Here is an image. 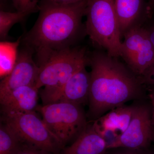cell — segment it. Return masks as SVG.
I'll return each mask as SVG.
<instances>
[{
    "instance_id": "30bf717a",
    "label": "cell",
    "mask_w": 154,
    "mask_h": 154,
    "mask_svg": "<svg viewBox=\"0 0 154 154\" xmlns=\"http://www.w3.org/2000/svg\"><path fill=\"white\" fill-rule=\"evenodd\" d=\"M135 107V104L116 107L94 121L93 127L107 143L109 140L108 144L126 130L132 119Z\"/></svg>"
},
{
    "instance_id": "5bb4252c",
    "label": "cell",
    "mask_w": 154,
    "mask_h": 154,
    "mask_svg": "<svg viewBox=\"0 0 154 154\" xmlns=\"http://www.w3.org/2000/svg\"><path fill=\"white\" fill-rule=\"evenodd\" d=\"M107 144L92 125H88L85 130L71 145L64 149L62 154H105Z\"/></svg>"
},
{
    "instance_id": "9a60e30c",
    "label": "cell",
    "mask_w": 154,
    "mask_h": 154,
    "mask_svg": "<svg viewBox=\"0 0 154 154\" xmlns=\"http://www.w3.org/2000/svg\"><path fill=\"white\" fill-rule=\"evenodd\" d=\"M21 37L15 42L2 41L0 43V77L1 79L10 74L16 64L18 48Z\"/></svg>"
},
{
    "instance_id": "d4e9b609",
    "label": "cell",
    "mask_w": 154,
    "mask_h": 154,
    "mask_svg": "<svg viewBox=\"0 0 154 154\" xmlns=\"http://www.w3.org/2000/svg\"><path fill=\"white\" fill-rule=\"evenodd\" d=\"M150 4L152 8L154 9V0H149Z\"/></svg>"
},
{
    "instance_id": "ac0fdd59",
    "label": "cell",
    "mask_w": 154,
    "mask_h": 154,
    "mask_svg": "<svg viewBox=\"0 0 154 154\" xmlns=\"http://www.w3.org/2000/svg\"><path fill=\"white\" fill-rule=\"evenodd\" d=\"M15 8L18 12L28 14L35 13L40 10L39 0H12Z\"/></svg>"
},
{
    "instance_id": "44dd1931",
    "label": "cell",
    "mask_w": 154,
    "mask_h": 154,
    "mask_svg": "<svg viewBox=\"0 0 154 154\" xmlns=\"http://www.w3.org/2000/svg\"><path fill=\"white\" fill-rule=\"evenodd\" d=\"M45 152L30 146H22L15 154H45Z\"/></svg>"
},
{
    "instance_id": "8992f818",
    "label": "cell",
    "mask_w": 154,
    "mask_h": 154,
    "mask_svg": "<svg viewBox=\"0 0 154 154\" xmlns=\"http://www.w3.org/2000/svg\"><path fill=\"white\" fill-rule=\"evenodd\" d=\"M2 111V121L14 129L22 143L46 153L54 152L61 146L36 111Z\"/></svg>"
},
{
    "instance_id": "8fae6325",
    "label": "cell",
    "mask_w": 154,
    "mask_h": 154,
    "mask_svg": "<svg viewBox=\"0 0 154 154\" xmlns=\"http://www.w3.org/2000/svg\"><path fill=\"white\" fill-rule=\"evenodd\" d=\"M122 39L133 28L143 26L150 18L143 0H114Z\"/></svg>"
},
{
    "instance_id": "ffe728a7",
    "label": "cell",
    "mask_w": 154,
    "mask_h": 154,
    "mask_svg": "<svg viewBox=\"0 0 154 154\" xmlns=\"http://www.w3.org/2000/svg\"><path fill=\"white\" fill-rule=\"evenodd\" d=\"M147 96L151 103L152 110V122L154 127V87L153 86H145Z\"/></svg>"
},
{
    "instance_id": "603a6c76",
    "label": "cell",
    "mask_w": 154,
    "mask_h": 154,
    "mask_svg": "<svg viewBox=\"0 0 154 154\" xmlns=\"http://www.w3.org/2000/svg\"><path fill=\"white\" fill-rule=\"evenodd\" d=\"M150 23L151 24L148 23L147 24L145 23L146 24L143 26L145 28L150 41L154 47V21Z\"/></svg>"
},
{
    "instance_id": "4fadbf2b",
    "label": "cell",
    "mask_w": 154,
    "mask_h": 154,
    "mask_svg": "<svg viewBox=\"0 0 154 154\" xmlns=\"http://www.w3.org/2000/svg\"><path fill=\"white\" fill-rule=\"evenodd\" d=\"M38 91L35 85L22 86L1 95L2 110L21 112L36 111L38 107Z\"/></svg>"
},
{
    "instance_id": "7402d4cb",
    "label": "cell",
    "mask_w": 154,
    "mask_h": 154,
    "mask_svg": "<svg viewBox=\"0 0 154 154\" xmlns=\"http://www.w3.org/2000/svg\"><path fill=\"white\" fill-rule=\"evenodd\" d=\"M121 149L118 151L112 154H153L146 151V149Z\"/></svg>"
},
{
    "instance_id": "9c48e42d",
    "label": "cell",
    "mask_w": 154,
    "mask_h": 154,
    "mask_svg": "<svg viewBox=\"0 0 154 154\" xmlns=\"http://www.w3.org/2000/svg\"><path fill=\"white\" fill-rule=\"evenodd\" d=\"M33 54L26 47L19 53L13 70L1 81L0 96L19 87L35 85L39 67L33 60Z\"/></svg>"
},
{
    "instance_id": "ba28073f",
    "label": "cell",
    "mask_w": 154,
    "mask_h": 154,
    "mask_svg": "<svg viewBox=\"0 0 154 154\" xmlns=\"http://www.w3.org/2000/svg\"><path fill=\"white\" fill-rule=\"evenodd\" d=\"M122 39L120 57L135 74L142 76L154 64V47L145 28H133Z\"/></svg>"
},
{
    "instance_id": "7a4b0ae2",
    "label": "cell",
    "mask_w": 154,
    "mask_h": 154,
    "mask_svg": "<svg viewBox=\"0 0 154 154\" xmlns=\"http://www.w3.org/2000/svg\"><path fill=\"white\" fill-rule=\"evenodd\" d=\"M88 1L63 5L46 0L41 4L36 23L22 40L36 54L38 66L54 53L71 47L82 29Z\"/></svg>"
},
{
    "instance_id": "277c9868",
    "label": "cell",
    "mask_w": 154,
    "mask_h": 154,
    "mask_svg": "<svg viewBox=\"0 0 154 154\" xmlns=\"http://www.w3.org/2000/svg\"><path fill=\"white\" fill-rule=\"evenodd\" d=\"M85 16V32L93 43L120 57L122 39L114 0H88Z\"/></svg>"
},
{
    "instance_id": "3957f363",
    "label": "cell",
    "mask_w": 154,
    "mask_h": 154,
    "mask_svg": "<svg viewBox=\"0 0 154 154\" xmlns=\"http://www.w3.org/2000/svg\"><path fill=\"white\" fill-rule=\"evenodd\" d=\"M88 55L85 48H68L54 53L39 66L35 86L44 88L41 94L44 105L55 102L69 79L88 65Z\"/></svg>"
},
{
    "instance_id": "5b68a950",
    "label": "cell",
    "mask_w": 154,
    "mask_h": 154,
    "mask_svg": "<svg viewBox=\"0 0 154 154\" xmlns=\"http://www.w3.org/2000/svg\"><path fill=\"white\" fill-rule=\"evenodd\" d=\"M42 120L61 146L76 139L88 125L82 106L66 102H57L37 107Z\"/></svg>"
},
{
    "instance_id": "7c38bea8",
    "label": "cell",
    "mask_w": 154,
    "mask_h": 154,
    "mask_svg": "<svg viewBox=\"0 0 154 154\" xmlns=\"http://www.w3.org/2000/svg\"><path fill=\"white\" fill-rule=\"evenodd\" d=\"M86 67L80 69L69 79L54 102H69L81 106L89 104L91 74L87 71Z\"/></svg>"
},
{
    "instance_id": "484cf974",
    "label": "cell",
    "mask_w": 154,
    "mask_h": 154,
    "mask_svg": "<svg viewBox=\"0 0 154 154\" xmlns=\"http://www.w3.org/2000/svg\"><path fill=\"white\" fill-rule=\"evenodd\" d=\"M152 142L154 143V127H153V135H152Z\"/></svg>"
},
{
    "instance_id": "52a82bcc",
    "label": "cell",
    "mask_w": 154,
    "mask_h": 154,
    "mask_svg": "<svg viewBox=\"0 0 154 154\" xmlns=\"http://www.w3.org/2000/svg\"><path fill=\"white\" fill-rule=\"evenodd\" d=\"M153 130L151 105L142 100L138 101L128 127L121 135L107 144V150L146 149L152 142Z\"/></svg>"
},
{
    "instance_id": "d6986e66",
    "label": "cell",
    "mask_w": 154,
    "mask_h": 154,
    "mask_svg": "<svg viewBox=\"0 0 154 154\" xmlns=\"http://www.w3.org/2000/svg\"><path fill=\"white\" fill-rule=\"evenodd\" d=\"M139 78L144 85L154 87V64Z\"/></svg>"
},
{
    "instance_id": "6da1fadb",
    "label": "cell",
    "mask_w": 154,
    "mask_h": 154,
    "mask_svg": "<svg viewBox=\"0 0 154 154\" xmlns=\"http://www.w3.org/2000/svg\"><path fill=\"white\" fill-rule=\"evenodd\" d=\"M88 65L91 69L88 116L92 120L127 102L145 98V86L119 57L96 51L88 55Z\"/></svg>"
},
{
    "instance_id": "cb8c5ba5",
    "label": "cell",
    "mask_w": 154,
    "mask_h": 154,
    "mask_svg": "<svg viewBox=\"0 0 154 154\" xmlns=\"http://www.w3.org/2000/svg\"><path fill=\"white\" fill-rule=\"evenodd\" d=\"M51 2L59 5H70L82 2L85 0H49Z\"/></svg>"
},
{
    "instance_id": "2e32d148",
    "label": "cell",
    "mask_w": 154,
    "mask_h": 154,
    "mask_svg": "<svg viewBox=\"0 0 154 154\" xmlns=\"http://www.w3.org/2000/svg\"><path fill=\"white\" fill-rule=\"evenodd\" d=\"M22 140L9 125L2 121L0 125V154H15L22 148Z\"/></svg>"
},
{
    "instance_id": "e0dca14e",
    "label": "cell",
    "mask_w": 154,
    "mask_h": 154,
    "mask_svg": "<svg viewBox=\"0 0 154 154\" xmlns=\"http://www.w3.org/2000/svg\"><path fill=\"white\" fill-rule=\"evenodd\" d=\"M29 15L24 12L0 11V38L1 41H5L8 37L9 31L15 24L21 22Z\"/></svg>"
}]
</instances>
